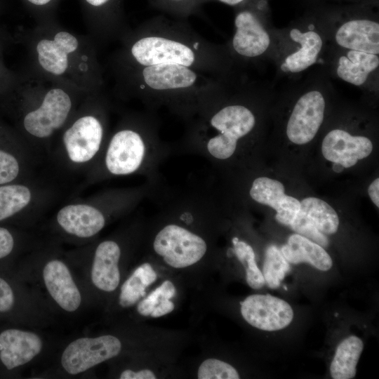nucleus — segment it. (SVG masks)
I'll return each instance as SVG.
<instances>
[{"label": "nucleus", "instance_id": "obj_32", "mask_svg": "<svg viewBox=\"0 0 379 379\" xmlns=\"http://www.w3.org/2000/svg\"><path fill=\"white\" fill-rule=\"evenodd\" d=\"M19 164L11 154L0 150V185L13 180L18 175Z\"/></svg>", "mask_w": 379, "mask_h": 379}, {"label": "nucleus", "instance_id": "obj_13", "mask_svg": "<svg viewBox=\"0 0 379 379\" xmlns=\"http://www.w3.org/2000/svg\"><path fill=\"white\" fill-rule=\"evenodd\" d=\"M45 286L54 301L65 311H76L81 302L80 291L62 261L49 260L43 269Z\"/></svg>", "mask_w": 379, "mask_h": 379}, {"label": "nucleus", "instance_id": "obj_40", "mask_svg": "<svg viewBox=\"0 0 379 379\" xmlns=\"http://www.w3.org/2000/svg\"><path fill=\"white\" fill-rule=\"evenodd\" d=\"M33 4L41 6L48 4L51 0H28Z\"/></svg>", "mask_w": 379, "mask_h": 379}, {"label": "nucleus", "instance_id": "obj_1", "mask_svg": "<svg viewBox=\"0 0 379 379\" xmlns=\"http://www.w3.org/2000/svg\"><path fill=\"white\" fill-rule=\"evenodd\" d=\"M253 112L242 105H229L211 114L204 125L180 145L178 152L195 154L213 164L230 161L239 143L255 126Z\"/></svg>", "mask_w": 379, "mask_h": 379}, {"label": "nucleus", "instance_id": "obj_26", "mask_svg": "<svg viewBox=\"0 0 379 379\" xmlns=\"http://www.w3.org/2000/svg\"><path fill=\"white\" fill-rule=\"evenodd\" d=\"M231 241L232 247L229 249V251L234 254L244 267L247 284L253 289L262 288L265 284V279L256 264L253 247L238 237H232Z\"/></svg>", "mask_w": 379, "mask_h": 379}, {"label": "nucleus", "instance_id": "obj_20", "mask_svg": "<svg viewBox=\"0 0 379 379\" xmlns=\"http://www.w3.org/2000/svg\"><path fill=\"white\" fill-rule=\"evenodd\" d=\"M281 252L290 263L307 262L321 271H328L333 265L331 256L322 246L298 234L288 237Z\"/></svg>", "mask_w": 379, "mask_h": 379}, {"label": "nucleus", "instance_id": "obj_2", "mask_svg": "<svg viewBox=\"0 0 379 379\" xmlns=\"http://www.w3.org/2000/svg\"><path fill=\"white\" fill-rule=\"evenodd\" d=\"M172 149L163 145L152 133L121 129L111 138L104 157L108 174L120 176L138 173L159 185V168Z\"/></svg>", "mask_w": 379, "mask_h": 379}, {"label": "nucleus", "instance_id": "obj_38", "mask_svg": "<svg viewBox=\"0 0 379 379\" xmlns=\"http://www.w3.org/2000/svg\"><path fill=\"white\" fill-rule=\"evenodd\" d=\"M88 4L94 6H100L107 2L109 0H86Z\"/></svg>", "mask_w": 379, "mask_h": 379}, {"label": "nucleus", "instance_id": "obj_8", "mask_svg": "<svg viewBox=\"0 0 379 379\" xmlns=\"http://www.w3.org/2000/svg\"><path fill=\"white\" fill-rule=\"evenodd\" d=\"M103 138V127L93 116L78 119L64 133L63 142L69 159L84 163L99 152Z\"/></svg>", "mask_w": 379, "mask_h": 379}, {"label": "nucleus", "instance_id": "obj_6", "mask_svg": "<svg viewBox=\"0 0 379 379\" xmlns=\"http://www.w3.org/2000/svg\"><path fill=\"white\" fill-rule=\"evenodd\" d=\"M325 100L317 90L301 95L295 102L286 126V135L292 142L304 145L318 132L324 117Z\"/></svg>", "mask_w": 379, "mask_h": 379}, {"label": "nucleus", "instance_id": "obj_27", "mask_svg": "<svg viewBox=\"0 0 379 379\" xmlns=\"http://www.w3.org/2000/svg\"><path fill=\"white\" fill-rule=\"evenodd\" d=\"M31 192L20 185L0 187V220L17 213L29 203Z\"/></svg>", "mask_w": 379, "mask_h": 379}, {"label": "nucleus", "instance_id": "obj_17", "mask_svg": "<svg viewBox=\"0 0 379 379\" xmlns=\"http://www.w3.org/2000/svg\"><path fill=\"white\" fill-rule=\"evenodd\" d=\"M335 42L342 48L379 54V24L367 19L343 23L336 31Z\"/></svg>", "mask_w": 379, "mask_h": 379}, {"label": "nucleus", "instance_id": "obj_16", "mask_svg": "<svg viewBox=\"0 0 379 379\" xmlns=\"http://www.w3.org/2000/svg\"><path fill=\"white\" fill-rule=\"evenodd\" d=\"M121 255V246L114 240H105L98 245L91 273L92 282L96 288L102 291L112 292L118 287Z\"/></svg>", "mask_w": 379, "mask_h": 379}, {"label": "nucleus", "instance_id": "obj_5", "mask_svg": "<svg viewBox=\"0 0 379 379\" xmlns=\"http://www.w3.org/2000/svg\"><path fill=\"white\" fill-rule=\"evenodd\" d=\"M241 314L246 322L260 330L274 331L288 326L293 311L285 300L270 294H253L241 302Z\"/></svg>", "mask_w": 379, "mask_h": 379}, {"label": "nucleus", "instance_id": "obj_22", "mask_svg": "<svg viewBox=\"0 0 379 379\" xmlns=\"http://www.w3.org/2000/svg\"><path fill=\"white\" fill-rule=\"evenodd\" d=\"M379 65L378 55L348 50L338 62L336 72L343 81L359 86Z\"/></svg>", "mask_w": 379, "mask_h": 379}, {"label": "nucleus", "instance_id": "obj_23", "mask_svg": "<svg viewBox=\"0 0 379 379\" xmlns=\"http://www.w3.org/2000/svg\"><path fill=\"white\" fill-rule=\"evenodd\" d=\"M363 348L362 340L356 335L344 339L338 345L331 364V377L334 379L353 378Z\"/></svg>", "mask_w": 379, "mask_h": 379}, {"label": "nucleus", "instance_id": "obj_39", "mask_svg": "<svg viewBox=\"0 0 379 379\" xmlns=\"http://www.w3.org/2000/svg\"><path fill=\"white\" fill-rule=\"evenodd\" d=\"M219 1L222 3H224L230 6H234L242 2L244 0H219Z\"/></svg>", "mask_w": 379, "mask_h": 379}, {"label": "nucleus", "instance_id": "obj_19", "mask_svg": "<svg viewBox=\"0 0 379 379\" xmlns=\"http://www.w3.org/2000/svg\"><path fill=\"white\" fill-rule=\"evenodd\" d=\"M146 84L154 90L180 89L191 86L196 74L187 66L176 63H163L147 66L142 72Z\"/></svg>", "mask_w": 379, "mask_h": 379}, {"label": "nucleus", "instance_id": "obj_30", "mask_svg": "<svg viewBox=\"0 0 379 379\" xmlns=\"http://www.w3.org/2000/svg\"><path fill=\"white\" fill-rule=\"evenodd\" d=\"M175 293L176 289L173 284L169 280H166L138 303L137 311L142 316H149L163 299H171L175 295Z\"/></svg>", "mask_w": 379, "mask_h": 379}, {"label": "nucleus", "instance_id": "obj_3", "mask_svg": "<svg viewBox=\"0 0 379 379\" xmlns=\"http://www.w3.org/2000/svg\"><path fill=\"white\" fill-rule=\"evenodd\" d=\"M153 230V253L173 268L194 265L208 254V239L177 223L156 217Z\"/></svg>", "mask_w": 379, "mask_h": 379}, {"label": "nucleus", "instance_id": "obj_33", "mask_svg": "<svg viewBox=\"0 0 379 379\" xmlns=\"http://www.w3.org/2000/svg\"><path fill=\"white\" fill-rule=\"evenodd\" d=\"M15 296L11 286L0 277V312H6L12 309Z\"/></svg>", "mask_w": 379, "mask_h": 379}, {"label": "nucleus", "instance_id": "obj_18", "mask_svg": "<svg viewBox=\"0 0 379 379\" xmlns=\"http://www.w3.org/2000/svg\"><path fill=\"white\" fill-rule=\"evenodd\" d=\"M77 47L78 41L74 36L67 32H59L53 40L42 39L37 44L39 62L46 71L62 74L68 67V54Z\"/></svg>", "mask_w": 379, "mask_h": 379}, {"label": "nucleus", "instance_id": "obj_24", "mask_svg": "<svg viewBox=\"0 0 379 379\" xmlns=\"http://www.w3.org/2000/svg\"><path fill=\"white\" fill-rule=\"evenodd\" d=\"M157 275L152 265L145 262L138 267L121 286L119 302L124 308L130 307L145 295L146 288L154 283Z\"/></svg>", "mask_w": 379, "mask_h": 379}, {"label": "nucleus", "instance_id": "obj_11", "mask_svg": "<svg viewBox=\"0 0 379 379\" xmlns=\"http://www.w3.org/2000/svg\"><path fill=\"white\" fill-rule=\"evenodd\" d=\"M281 182L267 177H258L251 182L248 195L253 201L274 208L277 221L289 227L300 210V201L285 194Z\"/></svg>", "mask_w": 379, "mask_h": 379}, {"label": "nucleus", "instance_id": "obj_37", "mask_svg": "<svg viewBox=\"0 0 379 379\" xmlns=\"http://www.w3.org/2000/svg\"><path fill=\"white\" fill-rule=\"evenodd\" d=\"M379 179H375L369 185L368 189V195L374 203V204L379 207Z\"/></svg>", "mask_w": 379, "mask_h": 379}, {"label": "nucleus", "instance_id": "obj_15", "mask_svg": "<svg viewBox=\"0 0 379 379\" xmlns=\"http://www.w3.org/2000/svg\"><path fill=\"white\" fill-rule=\"evenodd\" d=\"M236 32L232 44L241 55L254 58L263 54L270 44V35L258 18L245 11L235 18Z\"/></svg>", "mask_w": 379, "mask_h": 379}, {"label": "nucleus", "instance_id": "obj_35", "mask_svg": "<svg viewBox=\"0 0 379 379\" xmlns=\"http://www.w3.org/2000/svg\"><path fill=\"white\" fill-rule=\"evenodd\" d=\"M156 375L151 370L142 369L138 371L132 370L124 371L119 376L121 379H155Z\"/></svg>", "mask_w": 379, "mask_h": 379}, {"label": "nucleus", "instance_id": "obj_21", "mask_svg": "<svg viewBox=\"0 0 379 379\" xmlns=\"http://www.w3.org/2000/svg\"><path fill=\"white\" fill-rule=\"evenodd\" d=\"M290 36L300 47L286 58L281 68L284 72L297 73L305 70L316 62L323 41L321 36L312 30L302 32L293 28L290 31Z\"/></svg>", "mask_w": 379, "mask_h": 379}, {"label": "nucleus", "instance_id": "obj_31", "mask_svg": "<svg viewBox=\"0 0 379 379\" xmlns=\"http://www.w3.org/2000/svg\"><path fill=\"white\" fill-rule=\"evenodd\" d=\"M289 227L300 234L322 247L328 245V238L321 232L304 215L298 211Z\"/></svg>", "mask_w": 379, "mask_h": 379}, {"label": "nucleus", "instance_id": "obj_9", "mask_svg": "<svg viewBox=\"0 0 379 379\" xmlns=\"http://www.w3.org/2000/svg\"><path fill=\"white\" fill-rule=\"evenodd\" d=\"M135 59L145 66L176 63L187 67L194 61V52L185 44L158 36H148L136 41L131 48Z\"/></svg>", "mask_w": 379, "mask_h": 379}, {"label": "nucleus", "instance_id": "obj_36", "mask_svg": "<svg viewBox=\"0 0 379 379\" xmlns=\"http://www.w3.org/2000/svg\"><path fill=\"white\" fill-rule=\"evenodd\" d=\"M174 307V303L170 299L164 298L155 307L150 316L155 318L160 317L171 312Z\"/></svg>", "mask_w": 379, "mask_h": 379}, {"label": "nucleus", "instance_id": "obj_25", "mask_svg": "<svg viewBox=\"0 0 379 379\" xmlns=\"http://www.w3.org/2000/svg\"><path fill=\"white\" fill-rule=\"evenodd\" d=\"M299 212L324 234H334L338 229L339 218L337 213L322 199L316 197L302 199Z\"/></svg>", "mask_w": 379, "mask_h": 379}, {"label": "nucleus", "instance_id": "obj_41", "mask_svg": "<svg viewBox=\"0 0 379 379\" xmlns=\"http://www.w3.org/2000/svg\"><path fill=\"white\" fill-rule=\"evenodd\" d=\"M343 166L338 164H334V166H333V170L335 171V172H340L343 170Z\"/></svg>", "mask_w": 379, "mask_h": 379}, {"label": "nucleus", "instance_id": "obj_28", "mask_svg": "<svg viewBox=\"0 0 379 379\" xmlns=\"http://www.w3.org/2000/svg\"><path fill=\"white\" fill-rule=\"evenodd\" d=\"M289 270V262L281 251L274 245L269 246L265 251L262 272L265 283L271 288L279 287Z\"/></svg>", "mask_w": 379, "mask_h": 379}, {"label": "nucleus", "instance_id": "obj_12", "mask_svg": "<svg viewBox=\"0 0 379 379\" xmlns=\"http://www.w3.org/2000/svg\"><path fill=\"white\" fill-rule=\"evenodd\" d=\"M42 347L41 338L31 331L9 328L0 333V360L8 370L31 361Z\"/></svg>", "mask_w": 379, "mask_h": 379}, {"label": "nucleus", "instance_id": "obj_34", "mask_svg": "<svg viewBox=\"0 0 379 379\" xmlns=\"http://www.w3.org/2000/svg\"><path fill=\"white\" fill-rule=\"evenodd\" d=\"M14 240L10 232L4 227H0V259L11 253L13 248Z\"/></svg>", "mask_w": 379, "mask_h": 379}, {"label": "nucleus", "instance_id": "obj_10", "mask_svg": "<svg viewBox=\"0 0 379 379\" xmlns=\"http://www.w3.org/2000/svg\"><path fill=\"white\" fill-rule=\"evenodd\" d=\"M373 144L365 136L352 135L341 129H333L324 137L321 152L324 157L344 168H350L358 160L367 157L372 152Z\"/></svg>", "mask_w": 379, "mask_h": 379}, {"label": "nucleus", "instance_id": "obj_4", "mask_svg": "<svg viewBox=\"0 0 379 379\" xmlns=\"http://www.w3.org/2000/svg\"><path fill=\"white\" fill-rule=\"evenodd\" d=\"M121 350V341L112 335L79 338L65 347L61 364L69 374L77 375L117 356Z\"/></svg>", "mask_w": 379, "mask_h": 379}, {"label": "nucleus", "instance_id": "obj_29", "mask_svg": "<svg viewBox=\"0 0 379 379\" xmlns=\"http://www.w3.org/2000/svg\"><path fill=\"white\" fill-rule=\"evenodd\" d=\"M199 379H238L239 374L230 364L217 359L204 361L198 368Z\"/></svg>", "mask_w": 379, "mask_h": 379}, {"label": "nucleus", "instance_id": "obj_7", "mask_svg": "<svg viewBox=\"0 0 379 379\" xmlns=\"http://www.w3.org/2000/svg\"><path fill=\"white\" fill-rule=\"evenodd\" d=\"M71 107V100L66 92L52 88L45 95L41 106L25 115L24 127L35 137L47 138L63 125Z\"/></svg>", "mask_w": 379, "mask_h": 379}, {"label": "nucleus", "instance_id": "obj_14", "mask_svg": "<svg viewBox=\"0 0 379 379\" xmlns=\"http://www.w3.org/2000/svg\"><path fill=\"white\" fill-rule=\"evenodd\" d=\"M57 221L68 234L80 238H89L104 228L107 218L101 209L95 206L71 204L58 211Z\"/></svg>", "mask_w": 379, "mask_h": 379}]
</instances>
